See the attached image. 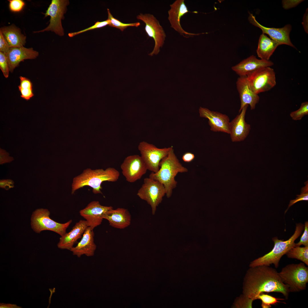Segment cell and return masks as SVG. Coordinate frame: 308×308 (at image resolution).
<instances>
[{"label":"cell","mask_w":308,"mask_h":308,"mask_svg":"<svg viewBox=\"0 0 308 308\" xmlns=\"http://www.w3.org/2000/svg\"><path fill=\"white\" fill-rule=\"evenodd\" d=\"M10 48L7 40L0 31V52L6 54Z\"/></svg>","instance_id":"obj_36"},{"label":"cell","mask_w":308,"mask_h":308,"mask_svg":"<svg viewBox=\"0 0 308 308\" xmlns=\"http://www.w3.org/2000/svg\"><path fill=\"white\" fill-rule=\"evenodd\" d=\"M308 114V102L302 103L299 108L291 112L290 114L292 119L295 121L300 120L305 115Z\"/></svg>","instance_id":"obj_29"},{"label":"cell","mask_w":308,"mask_h":308,"mask_svg":"<svg viewBox=\"0 0 308 308\" xmlns=\"http://www.w3.org/2000/svg\"><path fill=\"white\" fill-rule=\"evenodd\" d=\"M286 254L288 258L299 260L308 266V246H295L290 249Z\"/></svg>","instance_id":"obj_26"},{"label":"cell","mask_w":308,"mask_h":308,"mask_svg":"<svg viewBox=\"0 0 308 308\" xmlns=\"http://www.w3.org/2000/svg\"><path fill=\"white\" fill-rule=\"evenodd\" d=\"M0 68L4 77L7 78L10 71L6 54L0 52Z\"/></svg>","instance_id":"obj_31"},{"label":"cell","mask_w":308,"mask_h":308,"mask_svg":"<svg viewBox=\"0 0 308 308\" xmlns=\"http://www.w3.org/2000/svg\"><path fill=\"white\" fill-rule=\"evenodd\" d=\"M200 116L207 119L211 130L230 134V119L228 117L217 112L200 107L199 109Z\"/></svg>","instance_id":"obj_16"},{"label":"cell","mask_w":308,"mask_h":308,"mask_svg":"<svg viewBox=\"0 0 308 308\" xmlns=\"http://www.w3.org/2000/svg\"><path fill=\"white\" fill-rule=\"evenodd\" d=\"M170 9L168 11V19L171 27L181 35L187 38L194 35L204 33L194 34L188 32L184 30L180 24L181 17L190 12L185 3L184 0H177L170 5Z\"/></svg>","instance_id":"obj_14"},{"label":"cell","mask_w":308,"mask_h":308,"mask_svg":"<svg viewBox=\"0 0 308 308\" xmlns=\"http://www.w3.org/2000/svg\"><path fill=\"white\" fill-rule=\"evenodd\" d=\"M256 299H260L262 301L261 306L263 308H270L271 307V305H275L279 303H285L279 301L284 300V299L277 298L264 293L260 294L256 297Z\"/></svg>","instance_id":"obj_28"},{"label":"cell","mask_w":308,"mask_h":308,"mask_svg":"<svg viewBox=\"0 0 308 308\" xmlns=\"http://www.w3.org/2000/svg\"><path fill=\"white\" fill-rule=\"evenodd\" d=\"M195 158L194 155L193 153L187 152L185 153L183 155L182 159L185 162H190L194 160Z\"/></svg>","instance_id":"obj_42"},{"label":"cell","mask_w":308,"mask_h":308,"mask_svg":"<svg viewBox=\"0 0 308 308\" xmlns=\"http://www.w3.org/2000/svg\"><path fill=\"white\" fill-rule=\"evenodd\" d=\"M308 9L306 10L305 13L304 14L303 18V22L302 24L304 28L305 32L308 33Z\"/></svg>","instance_id":"obj_43"},{"label":"cell","mask_w":308,"mask_h":308,"mask_svg":"<svg viewBox=\"0 0 308 308\" xmlns=\"http://www.w3.org/2000/svg\"><path fill=\"white\" fill-rule=\"evenodd\" d=\"M10 47L23 46L26 42V36L22 34L19 28L14 25L0 29Z\"/></svg>","instance_id":"obj_24"},{"label":"cell","mask_w":308,"mask_h":308,"mask_svg":"<svg viewBox=\"0 0 308 308\" xmlns=\"http://www.w3.org/2000/svg\"><path fill=\"white\" fill-rule=\"evenodd\" d=\"M248 105L245 106L240 114L230 123V134L232 142L244 140L248 135L251 129L250 125L245 121V116Z\"/></svg>","instance_id":"obj_17"},{"label":"cell","mask_w":308,"mask_h":308,"mask_svg":"<svg viewBox=\"0 0 308 308\" xmlns=\"http://www.w3.org/2000/svg\"><path fill=\"white\" fill-rule=\"evenodd\" d=\"M69 4V0H52L46 12L44 17H50L49 25L42 30L33 32L34 33L51 31L56 34L62 36L64 33L61 20L64 18V14L67 11V6Z\"/></svg>","instance_id":"obj_8"},{"label":"cell","mask_w":308,"mask_h":308,"mask_svg":"<svg viewBox=\"0 0 308 308\" xmlns=\"http://www.w3.org/2000/svg\"><path fill=\"white\" fill-rule=\"evenodd\" d=\"M0 164L10 163L14 160L13 157L9 156V153L5 150L0 149Z\"/></svg>","instance_id":"obj_37"},{"label":"cell","mask_w":308,"mask_h":308,"mask_svg":"<svg viewBox=\"0 0 308 308\" xmlns=\"http://www.w3.org/2000/svg\"><path fill=\"white\" fill-rule=\"evenodd\" d=\"M159 166L158 171L155 173L152 172L149 177L162 183L165 187L167 196L169 198L173 190L177 186V183L175 177L178 173L186 172L188 170L179 162L173 147L167 155L161 161Z\"/></svg>","instance_id":"obj_3"},{"label":"cell","mask_w":308,"mask_h":308,"mask_svg":"<svg viewBox=\"0 0 308 308\" xmlns=\"http://www.w3.org/2000/svg\"><path fill=\"white\" fill-rule=\"evenodd\" d=\"M172 147L159 148L153 144L143 141L139 143L138 149L147 169L155 173L159 169L161 161L167 155Z\"/></svg>","instance_id":"obj_11"},{"label":"cell","mask_w":308,"mask_h":308,"mask_svg":"<svg viewBox=\"0 0 308 308\" xmlns=\"http://www.w3.org/2000/svg\"><path fill=\"white\" fill-rule=\"evenodd\" d=\"M112 208V206H103L99 201H94L81 210L79 212L80 215L86 220L88 227L93 230L101 224L104 219L103 215Z\"/></svg>","instance_id":"obj_15"},{"label":"cell","mask_w":308,"mask_h":308,"mask_svg":"<svg viewBox=\"0 0 308 308\" xmlns=\"http://www.w3.org/2000/svg\"><path fill=\"white\" fill-rule=\"evenodd\" d=\"M246 77L250 88L257 94L270 90L276 84L275 72L270 67L260 68Z\"/></svg>","instance_id":"obj_9"},{"label":"cell","mask_w":308,"mask_h":308,"mask_svg":"<svg viewBox=\"0 0 308 308\" xmlns=\"http://www.w3.org/2000/svg\"><path fill=\"white\" fill-rule=\"evenodd\" d=\"M0 308H21V307L18 306L16 304H11L10 303H1L0 304Z\"/></svg>","instance_id":"obj_44"},{"label":"cell","mask_w":308,"mask_h":308,"mask_svg":"<svg viewBox=\"0 0 308 308\" xmlns=\"http://www.w3.org/2000/svg\"><path fill=\"white\" fill-rule=\"evenodd\" d=\"M273 65L270 60L259 59L252 55L232 66V69L239 76H246L260 68Z\"/></svg>","instance_id":"obj_19"},{"label":"cell","mask_w":308,"mask_h":308,"mask_svg":"<svg viewBox=\"0 0 308 308\" xmlns=\"http://www.w3.org/2000/svg\"><path fill=\"white\" fill-rule=\"evenodd\" d=\"M253 300L249 298L244 295L238 299V305L240 307L252 308Z\"/></svg>","instance_id":"obj_35"},{"label":"cell","mask_w":308,"mask_h":308,"mask_svg":"<svg viewBox=\"0 0 308 308\" xmlns=\"http://www.w3.org/2000/svg\"><path fill=\"white\" fill-rule=\"evenodd\" d=\"M243 289V295L253 301L264 292L280 293L287 299L290 292L276 270L266 266L251 267L248 270L244 280Z\"/></svg>","instance_id":"obj_1"},{"label":"cell","mask_w":308,"mask_h":308,"mask_svg":"<svg viewBox=\"0 0 308 308\" xmlns=\"http://www.w3.org/2000/svg\"><path fill=\"white\" fill-rule=\"evenodd\" d=\"M19 78L20 83V85L18 86L19 88L33 89L32 84L29 79L22 76H20Z\"/></svg>","instance_id":"obj_39"},{"label":"cell","mask_w":308,"mask_h":308,"mask_svg":"<svg viewBox=\"0 0 308 308\" xmlns=\"http://www.w3.org/2000/svg\"><path fill=\"white\" fill-rule=\"evenodd\" d=\"M6 54L10 71L12 72L21 62L25 60L35 59L39 53L32 48H27L22 46L10 47Z\"/></svg>","instance_id":"obj_20"},{"label":"cell","mask_w":308,"mask_h":308,"mask_svg":"<svg viewBox=\"0 0 308 308\" xmlns=\"http://www.w3.org/2000/svg\"><path fill=\"white\" fill-rule=\"evenodd\" d=\"M120 176L119 172L113 167H108L92 170L88 168L82 173L73 179L72 184L71 194H74L78 189L86 186L92 189L94 194H102L101 186L104 181L114 182L117 181Z\"/></svg>","instance_id":"obj_2"},{"label":"cell","mask_w":308,"mask_h":308,"mask_svg":"<svg viewBox=\"0 0 308 308\" xmlns=\"http://www.w3.org/2000/svg\"><path fill=\"white\" fill-rule=\"evenodd\" d=\"M236 85L240 101L239 112L247 105L250 106L251 110L254 109L259 102L260 97L250 88L246 76H240L237 80Z\"/></svg>","instance_id":"obj_18"},{"label":"cell","mask_w":308,"mask_h":308,"mask_svg":"<svg viewBox=\"0 0 308 308\" xmlns=\"http://www.w3.org/2000/svg\"><path fill=\"white\" fill-rule=\"evenodd\" d=\"M302 0H283L282 5L284 8L287 9L295 7L302 1Z\"/></svg>","instance_id":"obj_41"},{"label":"cell","mask_w":308,"mask_h":308,"mask_svg":"<svg viewBox=\"0 0 308 308\" xmlns=\"http://www.w3.org/2000/svg\"><path fill=\"white\" fill-rule=\"evenodd\" d=\"M109 22L108 19L101 22L98 21L96 22L94 25L88 28L78 31L69 33L68 34V35L70 37H72L76 35L86 32L89 30L100 28L105 27L107 25H109Z\"/></svg>","instance_id":"obj_32"},{"label":"cell","mask_w":308,"mask_h":308,"mask_svg":"<svg viewBox=\"0 0 308 308\" xmlns=\"http://www.w3.org/2000/svg\"><path fill=\"white\" fill-rule=\"evenodd\" d=\"M21 93V97L23 99L28 100L34 96L33 89L19 88Z\"/></svg>","instance_id":"obj_38"},{"label":"cell","mask_w":308,"mask_h":308,"mask_svg":"<svg viewBox=\"0 0 308 308\" xmlns=\"http://www.w3.org/2000/svg\"><path fill=\"white\" fill-rule=\"evenodd\" d=\"M108 18L107 19L109 22V26L111 27L116 28L123 31L125 29L129 27H137L139 26L140 23L137 22L129 23H122L118 20L114 18L111 14L109 9H107Z\"/></svg>","instance_id":"obj_27"},{"label":"cell","mask_w":308,"mask_h":308,"mask_svg":"<svg viewBox=\"0 0 308 308\" xmlns=\"http://www.w3.org/2000/svg\"><path fill=\"white\" fill-rule=\"evenodd\" d=\"M120 168L126 180L130 183H134L140 179L148 170L141 157L138 155L126 157Z\"/></svg>","instance_id":"obj_12"},{"label":"cell","mask_w":308,"mask_h":308,"mask_svg":"<svg viewBox=\"0 0 308 308\" xmlns=\"http://www.w3.org/2000/svg\"><path fill=\"white\" fill-rule=\"evenodd\" d=\"M88 227L86 220H80L76 223L70 231L61 236L57 244L58 247L70 250L77 240L82 237Z\"/></svg>","instance_id":"obj_22"},{"label":"cell","mask_w":308,"mask_h":308,"mask_svg":"<svg viewBox=\"0 0 308 308\" xmlns=\"http://www.w3.org/2000/svg\"><path fill=\"white\" fill-rule=\"evenodd\" d=\"M94 236L93 230L88 227L83 234L81 240L70 251L73 255L79 258L83 255L88 257L93 256L96 248L94 242Z\"/></svg>","instance_id":"obj_21"},{"label":"cell","mask_w":308,"mask_h":308,"mask_svg":"<svg viewBox=\"0 0 308 308\" xmlns=\"http://www.w3.org/2000/svg\"><path fill=\"white\" fill-rule=\"evenodd\" d=\"M304 228V225L299 223L297 224L295 232L288 240L283 241L279 240L277 237L272 238L274 246L272 250L268 253L252 262L250 265V267L260 266H270L273 264L277 268L281 257L286 254L291 248L296 246L295 240L300 236Z\"/></svg>","instance_id":"obj_4"},{"label":"cell","mask_w":308,"mask_h":308,"mask_svg":"<svg viewBox=\"0 0 308 308\" xmlns=\"http://www.w3.org/2000/svg\"><path fill=\"white\" fill-rule=\"evenodd\" d=\"M249 20L251 23L260 28L263 34L268 35L270 38L277 42L279 44H285L294 48L295 47L292 43L289 37L291 26L287 24L282 28H277L265 27L260 24L256 20L255 16L249 13Z\"/></svg>","instance_id":"obj_13"},{"label":"cell","mask_w":308,"mask_h":308,"mask_svg":"<svg viewBox=\"0 0 308 308\" xmlns=\"http://www.w3.org/2000/svg\"><path fill=\"white\" fill-rule=\"evenodd\" d=\"M145 24V30L148 36L152 38L155 41V46L152 51L149 54L152 56L158 54L165 43L166 37L165 31L159 21L154 15L147 13H140L136 17Z\"/></svg>","instance_id":"obj_10"},{"label":"cell","mask_w":308,"mask_h":308,"mask_svg":"<svg viewBox=\"0 0 308 308\" xmlns=\"http://www.w3.org/2000/svg\"><path fill=\"white\" fill-rule=\"evenodd\" d=\"M50 212L46 209L38 208L33 213L31 218V225L33 230L39 233L42 231L49 230L54 232L61 236L66 233L67 228L72 220L64 223L57 222L51 219Z\"/></svg>","instance_id":"obj_6"},{"label":"cell","mask_w":308,"mask_h":308,"mask_svg":"<svg viewBox=\"0 0 308 308\" xmlns=\"http://www.w3.org/2000/svg\"><path fill=\"white\" fill-rule=\"evenodd\" d=\"M278 274L290 292H298L306 289L308 282V268L304 263L288 264Z\"/></svg>","instance_id":"obj_5"},{"label":"cell","mask_w":308,"mask_h":308,"mask_svg":"<svg viewBox=\"0 0 308 308\" xmlns=\"http://www.w3.org/2000/svg\"><path fill=\"white\" fill-rule=\"evenodd\" d=\"M10 10L13 12H19L21 11L25 5V3L22 0H8Z\"/></svg>","instance_id":"obj_33"},{"label":"cell","mask_w":308,"mask_h":308,"mask_svg":"<svg viewBox=\"0 0 308 308\" xmlns=\"http://www.w3.org/2000/svg\"><path fill=\"white\" fill-rule=\"evenodd\" d=\"M279 45L277 42L262 33L259 39L256 50L257 54L260 59L269 60L270 57Z\"/></svg>","instance_id":"obj_25"},{"label":"cell","mask_w":308,"mask_h":308,"mask_svg":"<svg viewBox=\"0 0 308 308\" xmlns=\"http://www.w3.org/2000/svg\"><path fill=\"white\" fill-rule=\"evenodd\" d=\"M166 194L165 187L162 183L149 177L144 179L137 195L150 205L152 214L154 215Z\"/></svg>","instance_id":"obj_7"},{"label":"cell","mask_w":308,"mask_h":308,"mask_svg":"<svg viewBox=\"0 0 308 308\" xmlns=\"http://www.w3.org/2000/svg\"><path fill=\"white\" fill-rule=\"evenodd\" d=\"M305 186L302 188L300 194L297 195V197L295 199L291 200L287 208L285 211V213L288 209L296 203L301 201L308 200V181L305 183Z\"/></svg>","instance_id":"obj_30"},{"label":"cell","mask_w":308,"mask_h":308,"mask_svg":"<svg viewBox=\"0 0 308 308\" xmlns=\"http://www.w3.org/2000/svg\"><path fill=\"white\" fill-rule=\"evenodd\" d=\"M14 182L10 179H1L0 181V187L6 190L14 187Z\"/></svg>","instance_id":"obj_40"},{"label":"cell","mask_w":308,"mask_h":308,"mask_svg":"<svg viewBox=\"0 0 308 308\" xmlns=\"http://www.w3.org/2000/svg\"><path fill=\"white\" fill-rule=\"evenodd\" d=\"M304 230L301 236L299 241L296 244V246H300L303 245L305 246H308V222H305L304 225Z\"/></svg>","instance_id":"obj_34"},{"label":"cell","mask_w":308,"mask_h":308,"mask_svg":"<svg viewBox=\"0 0 308 308\" xmlns=\"http://www.w3.org/2000/svg\"><path fill=\"white\" fill-rule=\"evenodd\" d=\"M103 218L108 221L110 226L120 229L128 227L130 225L131 220L129 211L123 208L109 210L103 215Z\"/></svg>","instance_id":"obj_23"}]
</instances>
